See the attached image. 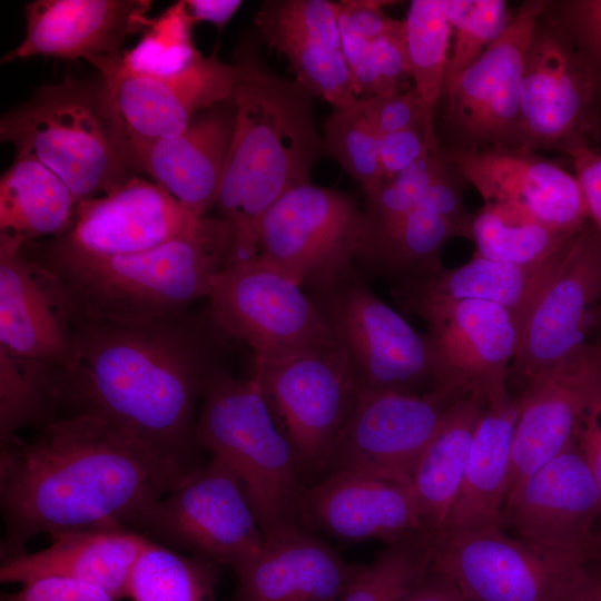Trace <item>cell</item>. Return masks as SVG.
Returning <instances> with one entry per match:
<instances>
[{
    "label": "cell",
    "instance_id": "cell-45",
    "mask_svg": "<svg viewBox=\"0 0 601 601\" xmlns=\"http://www.w3.org/2000/svg\"><path fill=\"white\" fill-rule=\"evenodd\" d=\"M372 56L375 75L373 98H383L407 91L413 86L404 29L382 36L373 41Z\"/></svg>",
    "mask_w": 601,
    "mask_h": 601
},
{
    "label": "cell",
    "instance_id": "cell-35",
    "mask_svg": "<svg viewBox=\"0 0 601 601\" xmlns=\"http://www.w3.org/2000/svg\"><path fill=\"white\" fill-rule=\"evenodd\" d=\"M255 26L260 40L288 60L295 80L313 96L333 108L347 107L359 99L342 48L314 35L263 22Z\"/></svg>",
    "mask_w": 601,
    "mask_h": 601
},
{
    "label": "cell",
    "instance_id": "cell-34",
    "mask_svg": "<svg viewBox=\"0 0 601 601\" xmlns=\"http://www.w3.org/2000/svg\"><path fill=\"white\" fill-rule=\"evenodd\" d=\"M575 235L558 231L509 206L484 204L472 214L469 239L475 244L474 255L528 266L551 259Z\"/></svg>",
    "mask_w": 601,
    "mask_h": 601
},
{
    "label": "cell",
    "instance_id": "cell-55",
    "mask_svg": "<svg viewBox=\"0 0 601 601\" xmlns=\"http://www.w3.org/2000/svg\"><path fill=\"white\" fill-rule=\"evenodd\" d=\"M593 329L597 331V337L592 342H594L601 349V305H600V308H599V312H598V315H597V319H595V324H594Z\"/></svg>",
    "mask_w": 601,
    "mask_h": 601
},
{
    "label": "cell",
    "instance_id": "cell-31",
    "mask_svg": "<svg viewBox=\"0 0 601 601\" xmlns=\"http://www.w3.org/2000/svg\"><path fill=\"white\" fill-rule=\"evenodd\" d=\"M486 401L459 397L417 459L410 483L426 532L439 535L459 493L470 446Z\"/></svg>",
    "mask_w": 601,
    "mask_h": 601
},
{
    "label": "cell",
    "instance_id": "cell-38",
    "mask_svg": "<svg viewBox=\"0 0 601 601\" xmlns=\"http://www.w3.org/2000/svg\"><path fill=\"white\" fill-rule=\"evenodd\" d=\"M435 535L418 531L386 548L359 569L337 601H403L432 564Z\"/></svg>",
    "mask_w": 601,
    "mask_h": 601
},
{
    "label": "cell",
    "instance_id": "cell-2",
    "mask_svg": "<svg viewBox=\"0 0 601 601\" xmlns=\"http://www.w3.org/2000/svg\"><path fill=\"white\" fill-rule=\"evenodd\" d=\"M29 439L0 443L1 560L38 535L122 526L190 471L97 416L56 417Z\"/></svg>",
    "mask_w": 601,
    "mask_h": 601
},
{
    "label": "cell",
    "instance_id": "cell-4",
    "mask_svg": "<svg viewBox=\"0 0 601 601\" xmlns=\"http://www.w3.org/2000/svg\"><path fill=\"white\" fill-rule=\"evenodd\" d=\"M26 250L60 284L75 319L141 321L186 312L231 262L229 227L205 216L178 237L139 253L96 256L50 240Z\"/></svg>",
    "mask_w": 601,
    "mask_h": 601
},
{
    "label": "cell",
    "instance_id": "cell-30",
    "mask_svg": "<svg viewBox=\"0 0 601 601\" xmlns=\"http://www.w3.org/2000/svg\"><path fill=\"white\" fill-rule=\"evenodd\" d=\"M570 244L551 259L528 266L473 255L459 267H443L420 283L393 287V295L397 304L413 299L490 302L508 309L522 333L536 300Z\"/></svg>",
    "mask_w": 601,
    "mask_h": 601
},
{
    "label": "cell",
    "instance_id": "cell-46",
    "mask_svg": "<svg viewBox=\"0 0 601 601\" xmlns=\"http://www.w3.org/2000/svg\"><path fill=\"white\" fill-rule=\"evenodd\" d=\"M439 138L425 126H418L380 137L382 181L388 180L420 160L428 150L439 148Z\"/></svg>",
    "mask_w": 601,
    "mask_h": 601
},
{
    "label": "cell",
    "instance_id": "cell-42",
    "mask_svg": "<svg viewBox=\"0 0 601 601\" xmlns=\"http://www.w3.org/2000/svg\"><path fill=\"white\" fill-rule=\"evenodd\" d=\"M513 14L504 0H447L453 42L444 87L503 33Z\"/></svg>",
    "mask_w": 601,
    "mask_h": 601
},
{
    "label": "cell",
    "instance_id": "cell-1",
    "mask_svg": "<svg viewBox=\"0 0 601 601\" xmlns=\"http://www.w3.org/2000/svg\"><path fill=\"white\" fill-rule=\"evenodd\" d=\"M223 339L206 316L187 311L75 319L70 359L53 381V418L97 416L193 470L196 407Z\"/></svg>",
    "mask_w": 601,
    "mask_h": 601
},
{
    "label": "cell",
    "instance_id": "cell-28",
    "mask_svg": "<svg viewBox=\"0 0 601 601\" xmlns=\"http://www.w3.org/2000/svg\"><path fill=\"white\" fill-rule=\"evenodd\" d=\"M50 538L42 550L1 560V583L22 585L59 577L98 585L116 601L128 598L130 575L148 538L122 526L63 531Z\"/></svg>",
    "mask_w": 601,
    "mask_h": 601
},
{
    "label": "cell",
    "instance_id": "cell-43",
    "mask_svg": "<svg viewBox=\"0 0 601 601\" xmlns=\"http://www.w3.org/2000/svg\"><path fill=\"white\" fill-rule=\"evenodd\" d=\"M194 23L184 1L152 19L140 41L124 52L121 66L139 72L166 75L188 66L200 52L191 39Z\"/></svg>",
    "mask_w": 601,
    "mask_h": 601
},
{
    "label": "cell",
    "instance_id": "cell-20",
    "mask_svg": "<svg viewBox=\"0 0 601 601\" xmlns=\"http://www.w3.org/2000/svg\"><path fill=\"white\" fill-rule=\"evenodd\" d=\"M246 72L239 49L234 62L223 61L214 51L171 73L134 71L120 61L100 75L115 88L129 141H149L176 135L201 111L231 100Z\"/></svg>",
    "mask_w": 601,
    "mask_h": 601
},
{
    "label": "cell",
    "instance_id": "cell-3",
    "mask_svg": "<svg viewBox=\"0 0 601 601\" xmlns=\"http://www.w3.org/2000/svg\"><path fill=\"white\" fill-rule=\"evenodd\" d=\"M240 49L247 72L231 96L235 125L214 208L230 230V264L258 254L262 218L287 191L311 183L324 152L314 96L272 71L256 48Z\"/></svg>",
    "mask_w": 601,
    "mask_h": 601
},
{
    "label": "cell",
    "instance_id": "cell-52",
    "mask_svg": "<svg viewBox=\"0 0 601 601\" xmlns=\"http://www.w3.org/2000/svg\"><path fill=\"white\" fill-rule=\"evenodd\" d=\"M403 601H467L457 584L431 564Z\"/></svg>",
    "mask_w": 601,
    "mask_h": 601
},
{
    "label": "cell",
    "instance_id": "cell-37",
    "mask_svg": "<svg viewBox=\"0 0 601 601\" xmlns=\"http://www.w3.org/2000/svg\"><path fill=\"white\" fill-rule=\"evenodd\" d=\"M404 24L413 88L422 101L427 119L434 124L435 111L444 90L451 49L452 29L447 18V0L411 1Z\"/></svg>",
    "mask_w": 601,
    "mask_h": 601
},
{
    "label": "cell",
    "instance_id": "cell-8",
    "mask_svg": "<svg viewBox=\"0 0 601 601\" xmlns=\"http://www.w3.org/2000/svg\"><path fill=\"white\" fill-rule=\"evenodd\" d=\"M207 298L209 323L247 344L253 365L339 342L307 293L258 254L227 265Z\"/></svg>",
    "mask_w": 601,
    "mask_h": 601
},
{
    "label": "cell",
    "instance_id": "cell-17",
    "mask_svg": "<svg viewBox=\"0 0 601 601\" xmlns=\"http://www.w3.org/2000/svg\"><path fill=\"white\" fill-rule=\"evenodd\" d=\"M601 305V233L587 225L571 242L521 333L509 383L524 386L588 342Z\"/></svg>",
    "mask_w": 601,
    "mask_h": 601
},
{
    "label": "cell",
    "instance_id": "cell-49",
    "mask_svg": "<svg viewBox=\"0 0 601 601\" xmlns=\"http://www.w3.org/2000/svg\"><path fill=\"white\" fill-rule=\"evenodd\" d=\"M561 151L572 160L589 218L601 233V151L595 150L585 141L572 142Z\"/></svg>",
    "mask_w": 601,
    "mask_h": 601
},
{
    "label": "cell",
    "instance_id": "cell-26",
    "mask_svg": "<svg viewBox=\"0 0 601 601\" xmlns=\"http://www.w3.org/2000/svg\"><path fill=\"white\" fill-rule=\"evenodd\" d=\"M263 534L259 552L234 571L233 601H337L359 569L295 522Z\"/></svg>",
    "mask_w": 601,
    "mask_h": 601
},
{
    "label": "cell",
    "instance_id": "cell-10",
    "mask_svg": "<svg viewBox=\"0 0 601 601\" xmlns=\"http://www.w3.org/2000/svg\"><path fill=\"white\" fill-rule=\"evenodd\" d=\"M550 0L523 1L503 33L444 87L441 149H520V98L528 49Z\"/></svg>",
    "mask_w": 601,
    "mask_h": 601
},
{
    "label": "cell",
    "instance_id": "cell-48",
    "mask_svg": "<svg viewBox=\"0 0 601 601\" xmlns=\"http://www.w3.org/2000/svg\"><path fill=\"white\" fill-rule=\"evenodd\" d=\"M1 601H116L102 588L68 578L47 577L30 581Z\"/></svg>",
    "mask_w": 601,
    "mask_h": 601
},
{
    "label": "cell",
    "instance_id": "cell-27",
    "mask_svg": "<svg viewBox=\"0 0 601 601\" xmlns=\"http://www.w3.org/2000/svg\"><path fill=\"white\" fill-rule=\"evenodd\" d=\"M235 125L231 100L198 114L180 132L129 141L134 171L147 174L198 217L215 208Z\"/></svg>",
    "mask_w": 601,
    "mask_h": 601
},
{
    "label": "cell",
    "instance_id": "cell-16",
    "mask_svg": "<svg viewBox=\"0 0 601 601\" xmlns=\"http://www.w3.org/2000/svg\"><path fill=\"white\" fill-rule=\"evenodd\" d=\"M461 396L443 386L421 394H359L338 433L327 469L410 483L417 459Z\"/></svg>",
    "mask_w": 601,
    "mask_h": 601
},
{
    "label": "cell",
    "instance_id": "cell-21",
    "mask_svg": "<svg viewBox=\"0 0 601 601\" xmlns=\"http://www.w3.org/2000/svg\"><path fill=\"white\" fill-rule=\"evenodd\" d=\"M441 150L484 204L509 206L570 235L588 225V208L575 175L534 151Z\"/></svg>",
    "mask_w": 601,
    "mask_h": 601
},
{
    "label": "cell",
    "instance_id": "cell-51",
    "mask_svg": "<svg viewBox=\"0 0 601 601\" xmlns=\"http://www.w3.org/2000/svg\"><path fill=\"white\" fill-rule=\"evenodd\" d=\"M575 442L590 467L601 497V403L594 406L580 424Z\"/></svg>",
    "mask_w": 601,
    "mask_h": 601
},
{
    "label": "cell",
    "instance_id": "cell-6",
    "mask_svg": "<svg viewBox=\"0 0 601 601\" xmlns=\"http://www.w3.org/2000/svg\"><path fill=\"white\" fill-rule=\"evenodd\" d=\"M200 402L197 443L240 481L263 533L296 523L299 466L258 383L218 364L205 378Z\"/></svg>",
    "mask_w": 601,
    "mask_h": 601
},
{
    "label": "cell",
    "instance_id": "cell-9",
    "mask_svg": "<svg viewBox=\"0 0 601 601\" xmlns=\"http://www.w3.org/2000/svg\"><path fill=\"white\" fill-rule=\"evenodd\" d=\"M136 531L233 571L260 550L264 534L246 491L221 462L190 470L141 516Z\"/></svg>",
    "mask_w": 601,
    "mask_h": 601
},
{
    "label": "cell",
    "instance_id": "cell-25",
    "mask_svg": "<svg viewBox=\"0 0 601 601\" xmlns=\"http://www.w3.org/2000/svg\"><path fill=\"white\" fill-rule=\"evenodd\" d=\"M297 516L351 543L376 539L388 544L425 531L408 482L357 471L329 472L304 489Z\"/></svg>",
    "mask_w": 601,
    "mask_h": 601
},
{
    "label": "cell",
    "instance_id": "cell-18",
    "mask_svg": "<svg viewBox=\"0 0 601 601\" xmlns=\"http://www.w3.org/2000/svg\"><path fill=\"white\" fill-rule=\"evenodd\" d=\"M601 497L575 440L530 475L503 506L502 525L544 548L601 556Z\"/></svg>",
    "mask_w": 601,
    "mask_h": 601
},
{
    "label": "cell",
    "instance_id": "cell-44",
    "mask_svg": "<svg viewBox=\"0 0 601 601\" xmlns=\"http://www.w3.org/2000/svg\"><path fill=\"white\" fill-rule=\"evenodd\" d=\"M543 17L577 52L601 93V0L550 1Z\"/></svg>",
    "mask_w": 601,
    "mask_h": 601
},
{
    "label": "cell",
    "instance_id": "cell-15",
    "mask_svg": "<svg viewBox=\"0 0 601 601\" xmlns=\"http://www.w3.org/2000/svg\"><path fill=\"white\" fill-rule=\"evenodd\" d=\"M601 93L589 69L542 16L532 36L520 98V149L562 150L590 144L599 129Z\"/></svg>",
    "mask_w": 601,
    "mask_h": 601
},
{
    "label": "cell",
    "instance_id": "cell-29",
    "mask_svg": "<svg viewBox=\"0 0 601 601\" xmlns=\"http://www.w3.org/2000/svg\"><path fill=\"white\" fill-rule=\"evenodd\" d=\"M520 408L521 397L512 392L503 400L485 404L474 431L459 493L439 535L503 529L502 512Z\"/></svg>",
    "mask_w": 601,
    "mask_h": 601
},
{
    "label": "cell",
    "instance_id": "cell-22",
    "mask_svg": "<svg viewBox=\"0 0 601 601\" xmlns=\"http://www.w3.org/2000/svg\"><path fill=\"white\" fill-rule=\"evenodd\" d=\"M149 0H36L26 4V36L1 61L41 56L86 60L98 72L119 62L126 39L146 31Z\"/></svg>",
    "mask_w": 601,
    "mask_h": 601
},
{
    "label": "cell",
    "instance_id": "cell-40",
    "mask_svg": "<svg viewBox=\"0 0 601 601\" xmlns=\"http://www.w3.org/2000/svg\"><path fill=\"white\" fill-rule=\"evenodd\" d=\"M380 134L365 99L333 108L324 122L323 151L332 156L367 194L382 183Z\"/></svg>",
    "mask_w": 601,
    "mask_h": 601
},
{
    "label": "cell",
    "instance_id": "cell-11",
    "mask_svg": "<svg viewBox=\"0 0 601 601\" xmlns=\"http://www.w3.org/2000/svg\"><path fill=\"white\" fill-rule=\"evenodd\" d=\"M365 243L363 210L338 190L304 184L264 215L258 255L303 289L352 270Z\"/></svg>",
    "mask_w": 601,
    "mask_h": 601
},
{
    "label": "cell",
    "instance_id": "cell-14",
    "mask_svg": "<svg viewBox=\"0 0 601 601\" xmlns=\"http://www.w3.org/2000/svg\"><path fill=\"white\" fill-rule=\"evenodd\" d=\"M427 324L437 386L486 403L511 394L509 373L520 327L504 307L484 300L413 299L398 303Z\"/></svg>",
    "mask_w": 601,
    "mask_h": 601
},
{
    "label": "cell",
    "instance_id": "cell-24",
    "mask_svg": "<svg viewBox=\"0 0 601 601\" xmlns=\"http://www.w3.org/2000/svg\"><path fill=\"white\" fill-rule=\"evenodd\" d=\"M72 341V311L56 277L22 240L0 235V349L61 368Z\"/></svg>",
    "mask_w": 601,
    "mask_h": 601
},
{
    "label": "cell",
    "instance_id": "cell-5",
    "mask_svg": "<svg viewBox=\"0 0 601 601\" xmlns=\"http://www.w3.org/2000/svg\"><path fill=\"white\" fill-rule=\"evenodd\" d=\"M0 137L14 155L35 158L70 189L76 203L110 193L135 176L129 138L111 81L70 73L41 86L2 115Z\"/></svg>",
    "mask_w": 601,
    "mask_h": 601
},
{
    "label": "cell",
    "instance_id": "cell-50",
    "mask_svg": "<svg viewBox=\"0 0 601 601\" xmlns=\"http://www.w3.org/2000/svg\"><path fill=\"white\" fill-rule=\"evenodd\" d=\"M386 1L342 0L335 2L336 13L357 33L373 41L404 29V20L387 16L382 9Z\"/></svg>",
    "mask_w": 601,
    "mask_h": 601
},
{
    "label": "cell",
    "instance_id": "cell-12",
    "mask_svg": "<svg viewBox=\"0 0 601 601\" xmlns=\"http://www.w3.org/2000/svg\"><path fill=\"white\" fill-rule=\"evenodd\" d=\"M299 470L327 469L338 433L357 396L347 353L341 342L253 365Z\"/></svg>",
    "mask_w": 601,
    "mask_h": 601
},
{
    "label": "cell",
    "instance_id": "cell-19",
    "mask_svg": "<svg viewBox=\"0 0 601 601\" xmlns=\"http://www.w3.org/2000/svg\"><path fill=\"white\" fill-rule=\"evenodd\" d=\"M516 393L521 408L512 443L506 499L575 440L584 417L601 403L600 347L592 341L585 342Z\"/></svg>",
    "mask_w": 601,
    "mask_h": 601
},
{
    "label": "cell",
    "instance_id": "cell-23",
    "mask_svg": "<svg viewBox=\"0 0 601 601\" xmlns=\"http://www.w3.org/2000/svg\"><path fill=\"white\" fill-rule=\"evenodd\" d=\"M201 218L160 185L135 175L108 194L78 203L69 228L48 240L96 256L134 254L178 237Z\"/></svg>",
    "mask_w": 601,
    "mask_h": 601
},
{
    "label": "cell",
    "instance_id": "cell-36",
    "mask_svg": "<svg viewBox=\"0 0 601 601\" xmlns=\"http://www.w3.org/2000/svg\"><path fill=\"white\" fill-rule=\"evenodd\" d=\"M219 565L148 539L132 569L131 601H216Z\"/></svg>",
    "mask_w": 601,
    "mask_h": 601
},
{
    "label": "cell",
    "instance_id": "cell-54",
    "mask_svg": "<svg viewBox=\"0 0 601 601\" xmlns=\"http://www.w3.org/2000/svg\"><path fill=\"white\" fill-rule=\"evenodd\" d=\"M560 601H601V556L587 561Z\"/></svg>",
    "mask_w": 601,
    "mask_h": 601
},
{
    "label": "cell",
    "instance_id": "cell-41",
    "mask_svg": "<svg viewBox=\"0 0 601 601\" xmlns=\"http://www.w3.org/2000/svg\"><path fill=\"white\" fill-rule=\"evenodd\" d=\"M444 160L440 147L431 149L410 168L365 194V242L420 207Z\"/></svg>",
    "mask_w": 601,
    "mask_h": 601
},
{
    "label": "cell",
    "instance_id": "cell-53",
    "mask_svg": "<svg viewBox=\"0 0 601 601\" xmlns=\"http://www.w3.org/2000/svg\"><path fill=\"white\" fill-rule=\"evenodd\" d=\"M243 1L239 0H187L184 1L185 10L193 23L210 22L219 31L236 13Z\"/></svg>",
    "mask_w": 601,
    "mask_h": 601
},
{
    "label": "cell",
    "instance_id": "cell-32",
    "mask_svg": "<svg viewBox=\"0 0 601 601\" xmlns=\"http://www.w3.org/2000/svg\"><path fill=\"white\" fill-rule=\"evenodd\" d=\"M76 205L52 170L35 158L14 155L0 178V235L24 244L58 237L69 228Z\"/></svg>",
    "mask_w": 601,
    "mask_h": 601
},
{
    "label": "cell",
    "instance_id": "cell-33",
    "mask_svg": "<svg viewBox=\"0 0 601 601\" xmlns=\"http://www.w3.org/2000/svg\"><path fill=\"white\" fill-rule=\"evenodd\" d=\"M454 237L462 235L453 223L418 207L368 238L358 264L390 278L394 287L420 283L443 268L442 250Z\"/></svg>",
    "mask_w": 601,
    "mask_h": 601
},
{
    "label": "cell",
    "instance_id": "cell-47",
    "mask_svg": "<svg viewBox=\"0 0 601 601\" xmlns=\"http://www.w3.org/2000/svg\"><path fill=\"white\" fill-rule=\"evenodd\" d=\"M365 100L380 136L418 126L436 134L413 86L402 93Z\"/></svg>",
    "mask_w": 601,
    "mask_h": 601
},
{
    "label": "cell",
    "instance_id": "cell-13",
    "mask_svg": "<svg viewBox=\"0 0 601 601\" xmlns=\"http://www.w3.org/2000/svg\"><path fill=\"white\" fill-rule=\"evenodd\" d=\"M587 561L495 529L435 536L432 565L467 601H560Z\"/></svg>",
    "mask_w": 601,
    "mask_h": 601
},
{
    "label": "cell",
    "instance_id": "cell-39",
    "mask_svg": "<svg viewBox=\"0 0 601 601\" xmlns=\"http://www.w3.org/2000/svg\"><path fill=\"white\" fill-rule=\"evenodd\" d=\"M57 370L0 349V443L53 418L51 392Z\"/></svg>",
    "mask_w": 601,
    "mask_h": 601
},
{
    "label": "cell",
    "instance_id": "cell-7",
    "mask_svg": "<svg viewBox=\"0 0 601 601\" xmlns=\"http://www.w3.org/2000/svg\"><path fill=\"white\" fill-rule=\"evenodd\" d=\"M304 290L345 348L358 395L421 394L437 387L427 334L381 300L357 266Z\"/></svg>",
    "mask_w": 601,
    "mask_h": 601
}]
</instances>
